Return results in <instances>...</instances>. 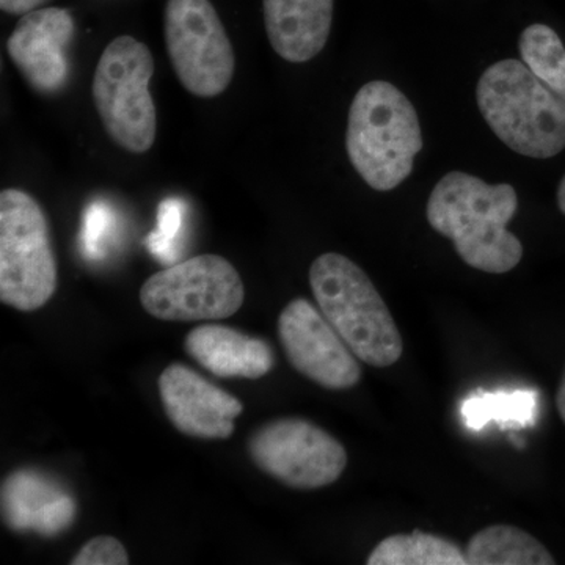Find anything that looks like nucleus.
Returning a JSON list of instances; mask_svg holds the SVG:
<instances>
[{"instance_id":"obj_1","label":"nucleus","mask_w":565,"mask_h":565,"mask_svg":"<svg viewBox=\"0 0 565 565\" xmlns=\"http://www.w3.org/2000/svg\"><path fill=\"white\" fill-rule=\"evenodd\" d=\"M519 207L511 184H487L463 172L445 174L427 202L429 225L455 244L468 266L487 274L511 273L523 258V245L508 223Z\"/></svg>"},{"instance_id":"obj_2","label":"nucleus","mask_w":565,"mask_h":565,"mask_svg":"<svg viewBox=\"0 0 565 565\" xmlns=\"http://www.w3.org/2000/svg\"><path fill=\"white\" fill-rule=\"evenodd\" d=\"M345 150L355 172L374 191L388 192L403 184L423 150L414 104L390 82L364 84L349 110Z\"/></svg>"},{"instance_id":"obj_3","label":"nucleus","mask_w":565,"mask_h":565,"mask_svg":"<svg viewBox=\"0 0 565 565\" xmlns=\"http://www.w3.org/2000/svg\"><path fill=\"white\" fill-rule=\"evenodd\" d=\"M482 117L505 147L533 159L555 158L565 148V102L525 62L501 61L476 87Z\"/></svg>"},{"instance_id":"obj_4","label":"nucleus","mask_w":565,"mask_h":565,"mask_svg":"<svg viewBox=\"0 0 565 565\" xmlns=\"http://www.w3.org/2000/svg\"><path fill=\"white\" fill-rule=\"evenodd\" d=\"M310 286L319 310L360 362L373 367L399 362L403 337L362 267L340 253H323L311 264Z\"/></svg>"},{"instance_id":"obj_5","label":"nucleus","mask_w":565,"mask_h":565,"mask_svg":"<svg viewBox=\"0 0 565 565\" xmlns=\"http://www.w3.org/2000/svg\"><path fill=\"white\" fill-rule=\"evenodd\" d=\"M154 58L150 47L122 35L107 44L93 76V102L104 129L122 150L150 151L158 115L150 93Z\"/></svg>"},{"instance_id":"obj_6","label":"nucleus","mask_w":565,"mask_h":565,"mask_svg":"<svg viewBox=\"0 0 565 565\" xmlns=\"http://www.w3.org/2000/svg\"><path fill=\"white\" fill-rule=\"evenodd\" d=\"M57 289V262L39 202L21 189L0 193V300L35 311Z\"/></svg>"},{"instance_id":"obj_7","label":"nucleus","mask_w":565,"mask_h":565,"mask_svg":"<svg viewBox=\"0 0 565 565\" xmlns=\"http://www.w3.org/2000/svg\"><path fill=\"white\" fill-rule=\"evenodd\" d=\"M243 278L228 259L200 255L151 275L140 289L147 313L161 321L196 322L232 318L243 307Z\"/></svg>"},{"instance_id":"obj_8","label":"nucleus","mask_w":565,"mask_h":565,"mask_svg":"<svg viewBox=\"0 0 565 565\" xmlns=\"http://www.w3.org/2000/svg\"><path fill=\"white\" fill-rule=\"evenodd\" d=\"M166 44L182 87L199 98H215L232 84L234 50L211 0H169Z\"/></svg>"},{"instance_id":"obj_9","label":"nucleus","mask_w":565,"mask_h":565,"mask_svg":"<svg viewBox=\"0 0 565 565\" xmlns=\"http://www.w3.org/2000/svg\"><path fill=\"white\" fill-rule=\"evenodd\" d=\"M248 455L264 473L296 490L334 484L348 467L343 444L302 418L263 424L248 440Z\"/></svg>"},{"instance_id":"obj_10","label":"nucleus","mask_w":565,"mask_h":565,"mask_svg":"<svg viewBox=\"0 0 565 565\" xmlns=\"http://www.w3.org/2000/svg\"><path fill=\"white\" fill-rule=\"evenodd\" d=\"M278 338L297 373L327 390H349L362 381V366L319 308L294 299L278 318Z\"/></svg>"},{"instance_id":"obj_11","label":"nucleus","mask_w":565,"mask_h":565,"mask_svg":"<svg viewBox=\"0 0 565 565\" xmlns=\"http://www.w3.org/2000/svg\"><path fill=\"white\" fill-rule=\"evenodd\" d=\"M74 31L73 17L66 9L50 7L22 14L7 40V52L33 90L55 95L66 87Z\"/></svg>"},{"instance_id":"obj_12","label":"nucleus","mask_w":565,"mask_h":565,"mask_svg":"<svg viewBox=\"0 0 565 565\" xmlns=\"http://www.w3.org/2000/svg\"><path fill=\"white\" fill-rule=\"evenodd\" d=\"M163 411L180 433L204 440H225L244 405L191 367L170 364L158 382Z\"/></svg>"},{"instance_id":"obj_13","label":"nucleus","mask_w":565,"mask_h":565,"mask_svg":"<svg viewBox=\"0 0 565 565\" xmlns=\"http://www.w3.org/2000/svg\"><path fill=\"white\" fill-rule=\"evenodd\" d=\"M2 512L13 531L57 535L73 523L76 503L61 487L35 471H17L2 486Z\"/></svg>"},{"instance_id":"obj_14","label":"nucleus","mask_w":565,"mask_h":565,"mask_svg":"<svg viewBox=\"0 0 565 565\" xmlns=\"http://www.w3.org/2000/svg\"><path fill=\"white\" fill-rule=\"evenodd\" d=\"M270 46L286 62H310L329 41L333 0H263Z\"/></svg>"},{"instance_id":"obj_15","label":"nucleus","mask_w":565,"mask_h":565,"mask_svg":"<svg viewBox=\"0 0 565 565\" xmlns=\"http://www.w3.org/2000/svg\"><path fill=\"white\" fill-rule=\"evenodd\" d=\"M184 349L217 377L262 379L273 371V348L222 323H204L185 337Z\"/></svg>"},{"instance_id":"obj_16","label":"nucleus","mask_w":565,"mask_h":565,"mask_svg":"<svg viewBox=\"0 0 565 565\" xmlns=\"http://www.w3.org/2000/svg\"><path fill=\"white\" fill-rule=\"evenodd\" d=\"M468 565H555L556 559L534 535L512 525L478 531L465 546Z\"/></svg>"},{"instance_id":"obj_17","label":"nucleus","mask_w":565,"mask_h":565,"mask_svg":"<svg viewBox=\"0 0 565 565\" xmlns=\"http://www.w3.org/2000/svg\"><path fill=\"white\" fill-rule=\"evenodd\" d=\"M367 565H468L465 550L440 535L414 531L384 539L366 559Z\"/></svg>"},{"instance_id":"obj_18","label":"nucleus","mask_w":565,"mask_h":565,"mask_svg":"<svg viewBox=\"0 0 565 565\" xmlns=\"http://www.w3.org/2000/svg\"><path fill=\"white\" fill-rule=\"evenodd\" d=\"M460 414L465 424L475 430H481L490 422L503 423L504 427L531 426L537 415V394L526 390L481 396L471 394L463 401Z\"/></svg>"},{"instance_id":"obj_19","label":"nucleus","mask_w":565,"mask_h":565,"mask_svg":"<svg viewBox=\"0 0 565 565\" xmlns=\"http://www.w3.org/2000/svg\"><path fill=\"white\" fill-rule=\"evenodd\" d=\"M520 55L550 90L565 102V47L559 35L545 24H533L520 36Z\"/></svg>"},{"instance_id":"obj_20","label":"nucleus","mask_w":565,"mask_h":565,"mask_svg":"<svg viewBox=\"0 0 565 565\" xmlns=\"http://www.w3.org/2000/svg\"><path fill=\"white\" fill-rule=\"evenodd\" d=\"M184 225V203L178 199H167L159 204L158 225L147 237L148 250L162 263L177 262L178 239Z\"/></svg>"},{"instance_id":"obj_21","label":"nucleus","mask_w":565,"mask_h":565,"mask_svg":"<svg viewBox=\"0 0 565 565\" xmlns=\"http://www.w3.org/2000/svg\"><path fill=\"white\" fill-rule=\"evenodd\" d=\"M111 212L104 203H92L84 212L81 230V248L88 259H102L106 237L111 230Z\"/></svg>"},{"instance_id":"obj_22","label":"nucleus","mask_w":565,"mask_h":565,"mask_svg":"<svg viewBox=\"0 0 565 565\" xmlns=\"http://www.w3.org/2000/svg\"><path fill=\"white\" fill-rule=\"evenodd\" d=\"M73 565H128L125 545L111 535H98L87 542L71 561Z\"/></svg>"},{"instance_id":"obj_23","label":"nucleus","mask_w":565,"mask_h":565,"mask_svg":"<svg viewBox=\"0 0 565 565\" xmlns=\"http://www.w3.org/2000/svg\"><path fill=\"white\" fill-rule=\"evenodd\" d=\"M46 2L47 0H0V9L6 13L22 17V14L39 10Z\"/></svg>"},{"instance_id":"obj_24","label":"nucleus","mask_w":565,"mask_h":565,"mask_svg":"<svg viewBox=\"0 0 565 565\" xmlns=\"http://www.w3.org/2000/svg\"><path fill=\"white\" fill-rule=\"evenodd\" d=\"M556 407L557 412H559L561 419H563L565 424V367L563 377H561L559 386H557Z\"/></svg>"},{"instance_id":"obj_25","label":"nucleus","mask_w":565,"mask_h":565,"mask_svg":"<svg viewBox=\"0 0 565 565\" xmlns=\"http://www.w3.org/2000/svg\"><path fill=\"white\" fill-rule=\"evenodd\" d=\"M557 206L565 215V177L561 180L559 188H557Z\"/></svg>"}]
</instances>
